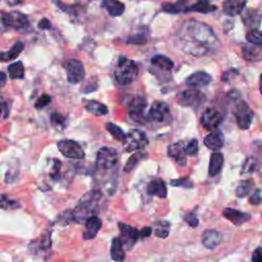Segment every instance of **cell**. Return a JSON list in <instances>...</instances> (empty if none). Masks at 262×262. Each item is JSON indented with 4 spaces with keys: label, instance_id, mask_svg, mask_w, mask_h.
Listing matches in <instances>:
<instances>
[{
    "label": "cell",
    "instance_id": "obj_35",
    "mask_svg": "<svg viewBox=\"0 0 262 262\" xmlns=\"http://www.w3.org/2000/svg\"><path fill=\"white\" fill-rule=\"evenodd\" d=\"M155 225V235L158 238L166 239L170 233V223L168 221H157Z\"/></svg>",
    "mask_w": 262,
    "mask_h": 262
},
{
    "label": "cell",
    "instance_id": "obj_8",
    "mask_svg": "<svg viewBox=\"0 0 262 262\" xmlns=\"http://www.w3.org/2000/svg\"><path fill=\"white\" fill-rule=\"evenodd\" d=\"M178 103L183 107L198 109L205 102V94L196 89H187L177 96Z\"/></svg>",
    "mask_w": 262,
    "mask_h": 262
},
{
    "label": "cell",
    "instance_id": "obj_57",
    "mask_svg": "<svg viewBox=\"0 0 262 262\" xmlns=\"http://www.w3.org/2000/svg\"><path fill=\"white\" fill-rule=\"evenodd\" d=\"M38 27L42 30H48L51 28V23L47 20V19H42L39 24H38Z\"/></svg>",
    "mask_w": 262,
    "mask_h": 262
},
{
    "label": "cell",
    "instance_id": "obj_51",
    "mask_svg": "<svg viewBox=\"0 0 262 262\" xmlns=\"http://www.w3.org/2000/svg\"><path fill=\"white\" fill-rule=\"evenodd\" d=\"M60 161L57 160V159H53V165H52V168L50 170V177L53 178V179H57L58 176H59V171H60Z\"/></svg>",
    "mask_w": 262,
    "mask_h": 262
},
{
    "label": "cell",
    "instance_id": "obj_39",
    "mask_svg": "<svg viewBox=\"0 0 262 262\" xmlns=\"http://www.w3.org/2000/svg\"><path fill=\"white\" fill-rule=\"evenodd\" d=\"M20 208V203L16 200H11L7 194H0V209H17Z\"/></svg>",
    "mask_w": 262,
    "mask_h": 262
},
{
    "label": "cell",
    "instance_id": "obj_58",
    "mask_svg": "<svg viewBox=\"0 0 262 262\" xmlns=\"http://www.w3.org/2000/svg\"><path fill=\"white\" fill-rule=\"evenodd\" d=\"M7 79H8L7 74L4 73V72H0V89H2L6 85Z\"/></svg>",
    "mask_w": 262,
    "mask_h": 262
},
{
    "label": "cell",
    "instance_id": "obj_36",
    "mask_svg": "<svg viewBox=\"0 0 262 262\" xmlns=\"http://www.w3.org/2000/svg\"><path fill=\"white\" fill-rule=\"evenodd\" d=\"M8 71L12 79H23L25 76V68L22 61H17L10 64Z\"/></svg>",
    "mask_w": 262,
    "mask_h": 262
},
{
    "label": "cell",
    "instance_id": "obj_22",
    "mask_svg": "<svg viewBox=\"0 0 262 262\" xmlns=\"http://www.w3.org/2000/svg\"><path fill=\"white\" fill-rule=\"evenodd\" d=\"M242 54L244 59L247 61L251 62H256L261 60V55H262V50L261 46L259 45H254V44H246L242 48Z\"/></svg>",
    "mask_w": 262,
    "mask_h": 262
},
{
    "label": "cell",
    "instance_id": "obj_49",
    "mask_svg": "<svg viewBox=\"0 0 262 262\" xmlns=\"http://www.w3.org/2000/svg\"><path fill=\"white\" fill-rule=\"evenodd\" d=\"M10 30L8 26V13L0 11V34L6 33Z\"/></svg>",
    "mask_w": 262,
    "mask_h": 262
},
{
    "label": "cell",
    "instance_id": "obj_48",
    "mask_svg": "<svg viewBox=\"0 0 262 262\" xmlns=\"http://www.w3.org/2000/svg\"><path fill=\"white\" fill-rule=\"evenodd\" d=\"M51 102V97L48 95V94H42L39 98L38 101L36 102L35 104V108L37 110H41V109H44L47 105H49Z\"/></svg>",
    "mask_w": 262,
    "mask_h": 262
},
{
    "label": "cell",
    "instance_id": "obj_31",
    "mask_svg": "<svg viewBox=\"0 0 262 262\" xmlns=\"http://www.w3.org/2000/svg\"><path fill=\"white\" fill-rule=\"evenodd\" d=\"M86 111L94 116H104L109 113V109L106 105L97 102V101H90L85 106Z\"/></svg>",
    "mask_w": 262,
    "mask_h": 262
},
{
    "label": "cell",
    "instance_id": "obj_41",
    "mask_svg": "<svg viewBox=\"0 0 262 262\" xmlns=\"http://www.w3.org/2000/svg\"><path fill=\"white\" fill-rule=\"evenodd\" d=\"M97 89V80L95 77L89 78L84 85L81 87V91L83 93H89V92H93Z\"/></svg>",
    "mask_w": 262,
    "mask_h": 262
},
{
    "label": "cell",
    "instance_id": "obj_45",
    "mask_svg": "<svg viewBox=\"0 0 262 262\" xmlns=\"http://www.w3.org/2000/svg\"><path fill=\"white\" fill-rule=\"evenodd\" d=\"M51 247V238H50V234H47L45 236H43L40 241L38 242V249H40L41 251H47L49 250Z\"/></svg>",
    "mask_w": 262,
    "mask_h": 262
},
{
    "label": "cell",
    "instance_id": "obj_9",
    "mask_svg": "<svg viewBox=\"0 0 262 262\" xmlns=\"http://www.w3.org/2000/svg\"><path fill=\"white\" fill-rule=\"evenodd\" d=\"M63 68L67 72L68 82L71 84H78L82 82L85 76V69L83 63L79 59H69L64 62Z\"/></svg>",
    "mask_w": 262,
    "mask_h": 262
},
{
    "label": "cell",
    "instance_id": "obj_5",
    "mask_svg": "<svg viewBox=\"0 0 262 262\" xmlns=\"http://www.w3.org/2000/svg\"><path fill=\"white\" fill-rule=\"evenodd\" d=\"M119 161V154L116 150L103 147L97 152L96 167L100 170H110L114 168Z\"/></svg>",
    "mask_w": 262,
    "mask_h": 262
},
{
    "label": "cell",
    "instance_id": "obj_10",
    "mask_svg": "<svg viewBox=\"0 0 262 262\" xmlns=\"http://www.w3.org/2000/svg\"><path fill=\"white\" fill-rule=\"evenodd\" d=\"M234 114L237 120V123L241 129H248L253 121L254 113L247 103L244 101H239L235 107Z\"/></svg>",
    "mask_w": 262,
    "mask_h": 262
},
{
    "label": "cell",
    "instance_id": "obj_43",
    "mask_svg": "<svg viewBox=\"0 0 262 262\" xmlns=\"http://www.w3.org/2000/svg\"><path fill=\"white\" fill-rule=\"evenodd\" d=\"M170 184L172 186H182L184 188H191L193 186L191 180H189L188 177H182L178 179H172L170 181Z\"/></svg>",
    "mask_w": 262,
    "mask_h": 262
},
{
    "label": "cell",
    "instance_id": "obj_34",
    "mask_svg": "<svg viewBox=\"0 0 262 262\" xmlns=\"http://www.w3.org/2000/svg\"><path fill=\"white\" fill-rule=\"evenodd\" d=\"M254 185H255V183H254L253 179L242 180L236 188V195L238 196V198H244V196L248 195L251 192Z\"/></svg>",
    "mask_w": 262,
    "mask_h": 262
},
{
    "label": "cell",
    "instance_id": "obj_13",
    "mask_svg": "<svg viewBox=\"0 0 262 262\" xmlns=\"http://www.w3.org/2000/svg\"><path fill=\"white\" fill-rule=\"evenodd\" d=\"M119 229L121 233V237L119 238L123 248L125 247L127 250L133 249V247L136 245V243L139 240V231L131 225H128L126 223H119Z\"/></svg>",
    "mask_w": 262,
    "mask_h": 262
},
{
    "label": "cell",
    "instance_id": "obj_53",
    "mask_svg": "<svg viewBox=\"0 0 262 262\" xmlns=\"http://www.w3.org/2000/svg\"><path fill=\"white\" fill-rule=\"evenodd\" d=\"M249 202L250 204L252 205H255V206H258L261 204V189L260 188H257L249 198Z\"/></svg>",
    "mask_w": 262,
    "mask_h": 262
},
{
    "label": "cell",
    "instance_id": "obj_50",
    "mask_svg": "<svg viewBox=\"0 0 262 262\" xmlns=\"http://www.w3.org/2000/svg\"><path fill=\"white\" fill-rule=\"evenodd\" d=\"M238 75H239V71L238 70L231 69V70H228V71L223 73V75L221 77V80L223 82H225V83H228V82H231L232 80H234Z\"/></svg>",
    "mask_w": 262,
    "mask_h": 262
},
{
    "label": "cell",
    "instance_id": "obj_54",
    "mask_svg": "<svg viewBox=\"0 0 262 262\" xmlns=\"http://www.w3.org/2000/svg\"><path fill=\"white\" fill-rule=\"evenodd\" d=\"M147 42V39L144 35L142 34H137V35H134L131 36L129 39H128V43H131V44H144Z\"/></svg>",
    "mask_w": 262,
    "mask_h": 262
},
{
    "label": "cell",
    "instance_id": "obj_24",
    "mask_svg": "<svg viewBox=\"0 0 262 262\" xmlns=\"http://www.w3.org/2000/svg\"><path fill=\"white\" fill-rule=\"evenodd\" d=\"M151 62L155 68H158L163 72H170L174 67V62L169 57L161 54L153 56Z\"/></svg>",
    "mask_w": 262,
    "mask_h": 262
},
{
    "label": "cell",
    "instance_id": "obj_16",
    "mask_svg": "<svg viewBox=\"0 0 262 262\" xmlns=\"http://www.w3.org/2000/svg\"><path fill=\"white\" fill-rule=\"evenodd\" d=\"M222 214L227 220H229L237 226H241L242 224L248 222L251 219V215L249 213L242 212L234 208H225Z\"/></svg>",
    "mask_w": 262,
    "mask_h": 262
},
{
    "label": "cell",
    "instance_id": "obj_26",
    "mask_svg": "<svg viewBox=\"0 0 262 262\" xmlns=\"http://www.w3.org/2000/svg\"><path fill=\"white\" fill-rule=\"evenodd\" d=\"M217 10L216 6L211 5L208 2H199L191 5L190 7L185 8L184 13H201V14H208L215 12Z\"/></svg>",
    "mask_w": 262,
    "mask_h": 262
},
{
    "label": "cell",
    "instance_id": "obj_44",
    "mask_svg": "<svg viewBox=\"0 0 262 262\" xmlns=\"http://www.w3.org/2000/svg\"><path fill=\"white\" fill-rule=\"evenodd\" d=\"M50 120L52 125L56 128H63L66 125V117H63L58 113H52Z\"/></svg>",
    "mask_w": 262,
    "mask_h": 262
},
{
    "label": "cell",
    "instance_id": "obj_55",
    "mask_svg": "<svg viewBox=\"0 0 262 262\" xmlns=\"http://www.w3.org/2000/svg\"><path fill=\"white\" fill-rule=\"evenodd\" d=\"M152 232H153L152 227L146 226L143 229H141V232H139V238L146 239V238H148V237H150L152 235Z\"/></svg>",
    "mask_w": 262,
    "mask_h": 262
},
{
    "label": "cell",
    "instance_id": "obj_47",
    "mask_svg": "<svg viewBox=\"0 0 262 262\" xmlns=\"http://www.w3.org/2000/svg\"><path fill=\"white\" fill-rule=\"evenodd\" d=\"M183 219L184 221L190 226V227H196L199 225V218L198 216H196L194 213L192 212H189V213H186L184 216H183Z\"/></svg>",
    "mask_w": 262,
    "mask_h": 262
},
{
    "label": "cell",
    "instance_id": "obj_56",
    "mask_svg": "<svg viewBox=\"0 0 262 262\" xmlns=\"http://www.w3.org/2000/svg\"><path fill=\"white\" fill-rule=\"evenodd\" d=\"M252 262H262V250L261 247H257L252 255Z\"/></svg>",
    "mask_w": 262,
    "mask_h": 262
},
{
    "label": "cell",
    "instance_id": "obj_20",
    "mask_svg": "<svg viewBox=\"0 0 262 262\" xmlns=\"http://www.w3.org/2000/svg\"><path fill=\"white\" fill-rule=\"evenodd\" d=\"M147 191L149 194L159 196L161 199H164L167 196V188H166V183L164 182V180L160 178H156L151 180L148 183L147 186Z\"/></svg>",
    "mask_w": 262,
    "mask_h": 262
},
{
    "label": "cell",
    "instance_id": "obj_27",
    "mask_svg": "<svg viewBox=\"0 0 262 262\" xmlns=\"http://www.w3.org/2000/svg\"><path fill=\"white\" fill-rule=\"evenodd\" d=\"M25 47V44L23 41L19 40L15 43V45L12 47V49H10L9 51H2L0 52V61H9L12 59L17 58L20 53L23 51Z\"/></svg>",
    "mask_w": 262,
    "mask_h": 262
},
{
    "label": "cell",
    "instance_id": "obj_46",
    "mask_svg": "<svg viewBox=\"0 0 262 262\" xmlns=\"http://www.w3.org/2000/svg\"><path fill=\"white\" fill-rule=\"evenodd\" d=\"M10 114V106L4 97L0 96V120L7 119Z\"/></svg>",
    "mask_w": 262,
    "mask_h": 262
},
{
    "label": "cell",
    "instance_id": "obj_19",
    "mask_svg": "<svg viewBox=\"0 0 262 262\" xmlns=\"http://www.w3.org/2000/svg\"><path fill=\"white\" fill-rule=\"evenodd\" d=\"M204 145L213 151H218L224 146V136L219 130H214L204 139Z\"/></svg>",
    "mask_w": 262,
    "mask_h": 262
},
{
    "label": "cell",
    "instance_id": "obj_11",
    "mask_svg": "<svg viewBox=\"0 0 262 262\" xmlns=\"http://www.w3.org/2000/svg\"><path fill=\"white\" fill-rule=\"evenodd\" d=\"M57 148H58V151L67 158H70V159H83L84 156H85V153L82 149V147L72 141V140H62V141H59L57 143Z\"/></svg>",
    "mask_w": 262,
    "mask_h": 262
},
{
    "label": "cell",
    "instance_id": "obj_28",
    "mask_svg": "<svg viewBox=\"0 0 262 262\" xmlns=\"http://www.w3.org/2000/svg\"><path fill=\"white\" fill-rule=\"evenodd\" d=\"M111 257L115 262H123L125 260V252L119 238H114L111 245Z\"/></svg>",
    "mask_w": 262,
    "mask_h": 262
},
{
    "label": "cell",
    "instance_id": "obj_25",
    "mask_svg": "<svg viewBox=\"0 0 262 262\" xmlns=\"http://www.w3.org/2000/svg\"><path fill=\"white\" fill-rule=\"evenodd\" d=\"M223 162H224V157L220 153H214L211 155L210 162H209V176L214 177L217 176L223 167Z\"/></svg>",
    "mask_w": 262,
    "mask_h": 262
},
{
    "label": "cell",
    "instance_id": "obj_12",
    "mask_svg": "<svg viewBox=\"0 0 262 262\" xmlns=\"http://www.w3.org/2000/svg\"><path fill=\"white\" fill-rule=\"evenodd\" d=\"M222 120H223V114L218 109L214 107H209L204 111L202 115L201 124L205 129L214 131L220 125Z\"/></svg>",
    "mask_w": 262,
    "mask_h": 262
},
{
    "label": "cell",
    "instance_id": "obj_2",
    "mask_svg": "<svg viewBox=\"0 0 262 262\" xmlns=\"http://www.w3.org/2000/svg\"><path fill=\"white\" fill-rule=\"evenodd\" d=\"M103 198V193L100 190H90L80 199L76 209L72 211L73 220L75 222L86 221L89 217L94 216L98 210V205Z\"/></svg>",
    "mask_w": 262,
    "mask_h": 262
},
{
    "label": "cell",
    "instance_id": "obj_7",
    "mask_svg": "<svg viewBox=\"0 0 262 262\" xmlns=\"http://www.w3.org/2000/svg\"><path fill=\"white\" fill-rule=\"evenodd\" d=\"M149 145V140L147 136L138 129L131 130L128 135L125 136L123 141V148L125 152H135L146 148Z\"/></svg>",
    "mask_w": 262,
    "mask_h": 262
},
{
    "label": "cell",
    "instance_id": "obj_30",
    "mask_svg": "<svg viewBox=\"0 0 262 262\" xmlns=\"http://www.w3.org/2000/svg\"><path fill=\"white\" fill-rule=\"evenodd\" d=\"M103 7L106 8L112 17H119L125 11V6L120 2H116V0H105Z\"/></svg>",
    "mask_w": 262,
    "mask_h": 262
},
{
    "label": "cell",
    "instance_id": "obj_3",
    "mask_svg": "<svg viewBox=\"0 0 262 262\" xmlns=\"http://www.w3.org/2000/svg\"><path fill=\"white\" fill-rule=\"evenodd\" d=\"M139 74V67L136 61L125 56H120L119 61L114 70V77L118 84L127 86L133 83Z\"/></svg>",
    "mask_w": 262,
    "mask_h": 262
},
{
    "label": "cell",
    "instance_id": "obj_1",
    "mask_svg": "<svg viewBox=\"0 0 262 262\" xmlns=\"http://www.w3.org/2000/svg\"><path fill=\"white\" fill-rule=\"evenodd\" d=\"M178 37L180 49L194 56L208 54L217 42L211 27L196 20L185 21L179 30Z\"/></svg>",
    "mask_w": 262,
    "mask_h": 262
},
{
    "label": "cell",
    "instance_id": "obj_21",
    "mask_svg": "<svg viewBox=\"0 0 262 262\" xmlns=\"http://www.w3.org/2000/svg\"><path fill=\"white\" fill-rule=\"evenodd\" d=\"M168 156L175 160V162L180 166H184L186 163V154L181 143H175L168 147Z\"/></svg>",
    "mask_w": 262,
    "mask_h": 262
},
{
    "label": "cell",
    "instance_id": "obj_37",
    "mask_svg": "<svg viewBox=\"0 0 262 262\" xmlns=\"http://www.w3.org/2000/svg\"><path fill=\"white\" fill-rule=\"evenodd\" d=\"M184 5H185V2H181V3L178 2L176 4L167 3V4L162 5V10L169 14H179L181 12H184V10H185Z\"/></svg>",
    "mask_w": 262,
    "mask_h": 262
},
{
    "label": "cell",
    "instance_id": "obj_42",
    "mask_svg": "<svg viewBox=\"0 0 262 262\" xmlns=\"http://www.w3.org/2000/svg\"><path fill=\"white\" fill-rule=\"evenodd\" d=\"M184 151H185V154H187L188 156H194V155L198 154V152H199V141L196 139L191 140L187 144V146L185 147Z\"/></svg>",
    "mask_w": 262,
    "mask_h": 262
},
{
    "label": "cell",
    "instance_id": "obj_23",
    "mask_svg": "<svg viewBox=\"0 0 262 262\" xmlns=\"http://www.w3.org/2000/svg\"><path fill=\"white\" fill-rule=\"evenodd\" d=\"M246 5H247L246 2H238V0H227V2H225L223 4V12L228 17H235V16L240 15L244 11Z\"/></svg>",
    "mask_w": 262,
    "mask_h": 262
},
{
    "label": "cell",
    "instance_id": "obj_6",
    "mask_svg": "<svg viewBox=\"0 0 262 262\" xmlns=\"http://www.w3.org/2000/svg\"><path fill=\"white\" fill-rule=\"evenodd\" d=\"M148 107L146 98L142 96H136L130 101L128 105V115L131 120L139 124H145L148 122V117L145 112Z\"/></svg>",
    "mask_w": 262,
    "mask_h": 262
},
{
    "label": "cell",
    "instance_id": "obj_33",
    "mask_svg": "<svg viewBox=\"0 0 262 262\" xmlns=\"http://www.w3.org/2000/svg\"><path fill=\"white\" fill-rule=\"evenodd\" d=\"M242 20L244 22V24L248 27H259L260 25V14L256 11H253V10H249L247 12H245L243 14V17H242Z\"/></svg>",
    "mask_w": 262,
    "mask_h": 262
},
{
    "label": "cell",
    "instance_id": "obj_18",
    "mask_svg": "<svg viewBox=\"0 0 262 262\" xmlns=\"http://www.w3.org/2000/svg\"><path fill=\"white\" fill-rule=\"evenodd\" d=\"M221 243V235L215 229H207L202 235V244L209 250H214Z\"/></svg>",
    "mask_w": 262,
    "mask_h": 262
},
{
    "label": "cell",
    "instance_id": "obj_32",
    "mask_svg": "<svg viewBox=\"0 0 262 262\" xmlns=\"http://www.w3.org/2000/svg\"><path fill=\"white\" fill-rule=\"evenodd\" d=\"M146 156H147V154L144 153V152H138V153L134 154L128 159L126 165L124 167V172L129 173L133 170H135L139 164L146 158Z\"/></svg>",
    "mask_w": 262,
    "mask_h": 262
},
{
    "label": "cell",
    "instance_id": "obj_40",
    "mask_svg": "<svg viewBox=\"0 0 262 262\" xmlns=\"http://www.w3.org/2000/svg\"><path fill=\"white\" fill-rule=\"evenodd\" d=\"M247 40L254 45H259L261 46L262 44V36H261V32L258 29H253L251 31L248 32L247 34Z\"/></svg>",
    "mask_w": 262,
    "mask_h": 262
},
{
    "label": "cell",
    "instance_id": "obj_15",
    "mask_svg": "<svg viewBox=\"0 0 262 262\" xmlns=\"http://www.w3.org/2000/svg\"><path fill=\"white\" fill-rule=\"evenodd\" d=\"M211 81H212V77L204 71L194 72L185 79L186 85L189 87H192L193 89L207 86L208 84H210Z\"/></svg>",
    "mask_w": 262,
    "mask_h": 262
},
{
    "label": "cell",
    "instance_id": "obj_4",
    "mask_svg": "<svg viewBox=\"0 0 262 262\" xmlns=\"http://www.w3.org/2000/svg\"><path fill=\"white\" fill-rule=\"evenodd\" d=\"M148 117V122H155L157 124L167 125L171 121V113L168 105L164 102H154Z\"/></svg>",
    "mask_w": 262,
    "mask_h": 262
},
{
    "label": "cell",
    "instance_id": "obj_14",
    "mask_svg": "<svg viewBox=\"0 0 262 262\" xmlns=\"http://www.w3.org/2000/svg\"><path fill=\"white\" fill-rule=\"evenodd\" d=\"M8 26L19 32H28L30 29V22L26 15L21 12L14 11L8 13Z\"/></svg>",
    "mask_w": 262,
    "mask_h": 262
},
{
    "label": "cell",
    "instance_id": "obj_38",
    "mask_svg": "<svg viewBox=\"0 0 262 262\" xmlns=\"http://www.w3.org/2000/svg\"><path fill=\"white\" fill-rule=\"evenodd\" d=\"M106 129L109 131L110 135H111L116 141H119V142H122V143H123V141H124L126 135L123 133V130H122L119 126L115 125L114 123H108V124L106 125Z\"/></svg>",
    "mask_w": 262,
    "mask_h": 262
},
{
    "label": "cell",
    "instance_id": "obj_52",
    "mask_svg": "<svg viewBox=\"0 0 262 262\" xmlns=\"http://www.w3.org/2000/svg\"><path fill=\"white\" fill-rule=\"evenodd\" d=\"M57 220H58V222L61 223V224H68V223H70L71 221H74V220H73V213H72V211L69 210V211H66V212L61 213Z\"/></svg>",
    "mask_w": 262,
    "mask_h": 262
},
{
    "label": "cell",
    "instance_id": "obj_17",
    "mask_svg": "<svg viewBox=\"0 0 262 262\" xmlns=\"http://www.w3.org/2000/svg\"><path fill=\"white\" fill-rule=\"evenodd\" d=\"M102 219L97 216L89 217L85 222V232L83 233V238L85 240H93L96 238L97 233L102 228Z\"/></svg>",
    "mask_w": 262,
    "mask_h": 262
},
{
    "label": "cell",
    "instance_id": "obj_29",
    "mask_svg": "<svg viewBox=\"0 0 262 262\" xmlns=\"http://www.w3.org/2000/svg\"><path fill=\"white\" fill-rule=\"evenodd\" d=\"M260 168V162L257 158H255L254 156H249L246 158L242 169H241V174L245 175V174H251L256 172L258 169Z\"/></svg>",
    "mask_w": 262,
    "mask_h": 262
}]
</instances>
